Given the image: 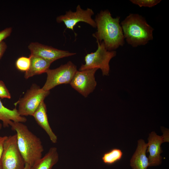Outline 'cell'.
Returning a JSON list of instances; mask_svg holds the SVG:
<instances>
[{
    "instance_id": "cell-6",
    "label": "cell",
    "mask_w": 169,
    "mask_h": 169,
    "mask_svg": "<svg viewBox=\"0 0 169 169\" xmlns=\"http://www.w3.org/2000/svg\"><path fill=\"white\" fill-rule=\"evenodd\" d=\"M49 91L44 90L33 84L28 90L23 97L17 103L19 115L23 116H32L41 103L49 94Z\"/></svg>"
},
{
    "instance_id": "cell-24",
    "label": "cell",
    "mask_w": 169,
    "mask_h": 169,
    "mask_svg": "<svg viewBox=\"0 0 169 169\" xmlns=\"http://www.w3.org/2000/svg\"><path fill=\"white\" fill-rule=\"evenodd\" d=\"M24 169H33V167L28 164L25 163V165Z\"/></svg>"
},
{
    "instance_id": "cell-25",
    "label": "cell",
    "mask_w": 169,
    "mask_h": 169,
    "mask_svg": "<svg viewBox=\"0 0 169 169\" xmlns=\"http://www.w3.org/2000/svg\"><path fill=\"white\" fill-rule=\"evenodd\" d=\"M0 169H3L2 167V164H1V160H0Z\"/></svg>"
},
{
    "instance_id": "cell-19",
    "label": "cell",
    "mask_w": 169,
    "mask_h": 169,
    "mask_svg": "<svg viewBox=\"0 0 169 169\" xmlns=\"http://www.w3.org/2000/svg\"><path fill=\"white\" fill-rule=\"evenodd\" d=\"M132 3L141 7H142L151 8L159 3L161 0H131Z\"/></svg>"
},
{
    "instance_id": "cell-4",
    "label": "cell",
    "mask_w": 169,
    "mask_h": 169,
    "mask_svg": "<svg viewBox=\"0 0 169 169\" xmlns=\"http://www.w3.org/2000/svg\"><path fill=\"white\" fill-rule=\"evenodd\" d=\"M96 42L97 49L95 52L87 54L84 57L85 63L81 66L79 71L97 68L101 70L103 75L108 76L110 70V62L116 56V52L108 50L103 42Z\"/></svg>"
},
{
    "instance_id": "cell-5",
    "label": "cell",
    "mask_w": 169,
    "mask_h": 169,
    "mask_svg": "<svg viewBox=\"0 0 169 169\" xmlns=\"http://www.w3.org/2000/svg\"><path fill=\"white\" fill-rule=\"evenodd\" d=\"M1 161L3 169H24L25 163L18 147L16 134L5 140Z\"/></svg>"
},
{
    "instance_id": "cell-20",
    "label": "cell",
    "mask_w": 169,
    "mask_h": 169,
    "mask_svg": "<svg viewBox=\"0 0 169 169\" xmlns=\"http://www.w3.org/2000/svg\"><path fill=\"white\" fill-rule=\"evenodd\" d=\"M11 94L4 83L0 80V98L10 99Z\"/></svg>"
},
{
    "instance_id": "cell-10",
    "label": "cell",
    "mask_w": 169,
    "mask_h": 169,
    "mask_svg": "<svg viewBox=\"0 0 169 169\" xmlns=\"http://www.w3.org/2000/svg\"><path fill=\"white\" fill-rule=\"evenodd\" d=\"M28 48L31 55L40 57L51 63L58 59L76 54L75 53L59 49L38 42L31 43Z\"/></svg>"
},
{
    "instance_id": "cell-21",
    "label": "cell",
    "mask_w": 169,
    "mask_h": 169,
    "mask_svg": "<svg viewBox=\"0 0 169 169\" xmlns=\"http://www.w3.org/2000/svg\"><path fill=\"white\" fill-rule=\"evenodd\" d=\"M11 27L8 28L0 32V43L9 36L12 32Z\"/></svg>"
},
{
    "instance_id": "cell-15",
    "label": "cell",
    "mask_w": 169,
    "mask_h": 169,
    "mask_svg": "<svg viewBox=\"0 0 169 169\" xmlns=\"http://www.w3.org/2000/svg\"><path fill=\"white\" fill-rule=\"evenodd\" d=\"M29 57L31 61L30 66L24 75L26 79L34 75L46 73L52 63L42 58L31 54Z\"/></svg>"
},
{
    "instance_id": "cell-2",
    "label": "cell",
    "mask_w": 169,
    "mask_h": 169,
    "mask_svg": "<svg viewBox=\"0 0 169 169\" xmlns=\"http://www.w3.org/2000/svg\"><path fill=\"white\" fill-rule=\"evenodd\" d=\"M10 126L16 132L18 147L25 163L33 167L42 157L44 149L40 139L23 123L13 121Z\"/></svg>"
},
{
    "instance_id": "cell-16",
    "label": "cell",
    "mask_w": 169,
    "mask_h": 169,
    "mask_svg": "<svg viewBox=\"0 0 169 169\" xmlns=\"http://www.w3.org/2000/svg\"><path fill=\"white\" fill-rule=\"evenodd\" d=\"M59 156L57 148L51 147L33 167V169H52L58 162Z\"/></svg>"
},
{
    "instance_id": "cell-1",
    "label": "cell",
    "mask_w": 169,
    "mask_h": 169,
    "mask_svg": "<svg viewBox=\"0 0 169 169\" xmlns=\"http://www.w3.org/2000/svg\"><path fill=\"white\" fill-rule=\"evenodd\" d=\"M120 19L118 16L113 18L108 10H102L95 16L94 20L97 30L92 35L96 41L103 42L108 50H115L124 44Z\"/></svg>"
},
{
    "instance_id": "cell-7",
    "label": "cell",
    "mask_w": 169,
    "mask_h": 169,
    "mask_svg": "<svg viewBox=\"0 0 169 169\" xmlns=\"http://www.w3.org/2000/svg\"><path fill=\"white\" fill-rule=\"evenodd\" d=\"M77 70V66L71 61L56 69H48L46 72V81L42 88L49 91L59 85L70 84Z\"/></svg>"
},
{
    "instance_id": "cell-22",
    "label": "cell",
    "mask_w": 169,
    "mask_h": 169,
    "mask_svg": "<svg viewBox=\"0 0 169 169\" xmlns=\"http://www.w3.org/2000/svg\"><path fill=\"white\" fill-rule=\"evenodd\" d=\"M7 136H0V160L3 153L4 143Z\"/></svg>"
},
{
    "instance_id": "cell-14",
    "label": "cell",
    "mask_w": 169,
    "mask_h": 169,
    "mask_svg": "<svg viewBox=\"0 0 169 169\" xmlns=\"http://www.w3.org/2000/svg\"><path fill=\"white\" fill-rule=\"evenodd\" d=\"M27 120L24 116L20 115L18 110L14 108L11 110L4 106L0 99V130L2 128L1 121L4 128L10 126L12 121L25 122Z\"/></svg>"
},
{
    "instance_id": "cell-12",
    "label": "cell",
    "mask_w": 169,
    "mask_h": 169,
    "mask_svg": "<svg viewBox=\"0 0 169 169\" xmlns=\"http://www.w3.org/2000/svg\"><path fill=\"white\" fill-rule=\"evenodd\" d=\"M46 105L42 102L33 115L37 123L45 131L50 140L54 143H56L57 137L53 131L48 120Z\"/></svg>"
},
{
    "instance_id": "cell-9",
    "label": "cell",
    "mask_w": 169,
    "mask_h": 169,
    "mask_svg": "<svg viewBox=\"0 0 169 169\" xmlns=\"http://www.w3.org/2000/svg\"><path fill=\"white\" fill-rule=\"evenodd\" d=\"M98 69L94 68L77 70L70 83L71 86L84 97H87L93 92L97 85L95 75Z\"/></svg>"
},
{
    "instance_id": "cell-11",
    "label": "cell",
    "mask_w": 169,
    "mask_h": 169,
    "mask_svg": "<svg viewBox=\"0 0 169 169\" xmlns=\"http://www.w3.org/2000/svg\"><path fill=\"white\" fill-rule=\"evenodd\" d=\"M148 140L147 152L149 153L148 157L149 166H159L161 164L162 159L160 155L163 152L161 146L164 142L163 137L158 136L153 131L149 134Z\"/></svg>"
},
{
    "instance_id": "cell-23",
    "label": "cell",
    "mask_w": 169,
    "mask_h": 169,
    "mask_svg": "<svg viewBox=\"0 0 169 169\" xmlns=\"http://www.w3.org/2000/svg\"><path fill=\"white\" fill-rule=\"evenodd\" d=\"M7 48V45L3 41L0 43V59L3 56L4 52Z\"/></svg>"
},
{
    "instance_id": "cell-17",
    "label": "cell",
    "mask_w": 169,
    "mask_h": 169,
    "mask_svg": "<svg viewBox=\"0 0 169 169\" xmlns=\"http://www.w3.org/2000/svg\"><path fill=\"white\" fill-rule=\"evenodd\" d=\"M123 152L120 149L114 148L105 153L102 157L103 162L106 164H111L121 158Z\"/></svg>"
},
{
    "instance_id": "cell-8",
    "label": "cell",
    "mask_w": 169,
    "mask_h": 169,
    "mask_svg": "<svg viewBox=\"0 0 169 169\" xmlns=\"http://www.w3.org/2000/svg\"><path fill=\"white\" fill-rule=\"evenodd\" d=\"M94 14L93 10L87 8L84 10L80 5L76 7L75 12L69 10L66 11L64 15H61L56 18L57 22H64L67 28L74 31V26L79 22H84L89 24L93 28H96V24L92 16Z\"/></svg>"
},
{
    "instance_id": "cell-3",
    "label": "cell",
    "mask_w": 169,
    "mask_h": 169,
    "mask_svg": "<svg viewBox=\"0 0 169 169\" xmlns=\"http://www.w3.org/2000/svg\"><path fill=\"white\" fill-rule=\"evenodd\" d=\"M120 25L125 39L133 47L145 45L153 39L154 29L138 14H130Z\"/></svg>"
},
{
    "instance_id": "cell-18",
    "label": "cell",
    "mask_w": 169,
    "mask_h": 169,
    "mask_svg": "<svg viewBox=\"0 0 169 169\" xmlns=\"http://www.w3.org/2000/svg\"><path fill=\"white\" fill-rule=\"evenodd\" d=\"M31 63L29 57L22 56L18 58L15 63L17 69L22 72H26L29 68Z\"/></svg>"
},
{
    "instance_id": "cell-13",
    "label": "cell",
    "mask_w": 169,
    "mask_h": 169,
    "mask_svg": "<svg viewBox=\"0 0 169 169\" xmlns=\"http://www.w3.org/2000/svg\"><path fill=\"white\" fill-rule=\"evenodd\" d=\"M147 146L143 140L138 141L137 148L130 160L132 169H147L149 166L148 158L146 155Z\"/></svg>"
}]
</instances>
